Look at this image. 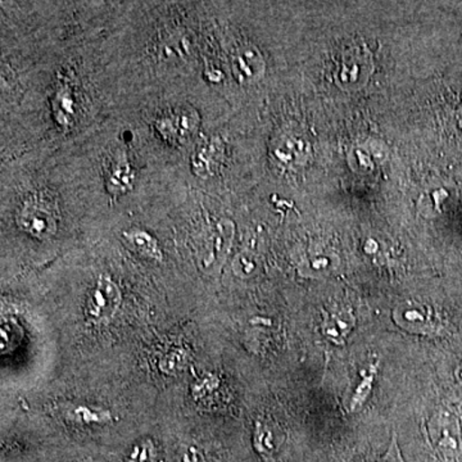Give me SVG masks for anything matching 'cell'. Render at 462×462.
Segmentation results:
<instances>
[{
    "label": "cell",
    "instance_id": "6da1fadb",
    "mask_svg": "<svg viewBox=\"0 0 462 462\" xmlns=\"http://www.w3.org/2000/svg\"><path fill=\"white\" fill-rule=\"evenodd\" d=\"M17 224L32 238H53L60 224L57 203L44 193H36L23 200L17 214Z\"/></svg>",
    "mask_w": 462,
    "mask_h": 462
},
{
    "label": "cell",
    "instance_id": "7a4b0ae2",
    "mask_svg": "<svg viewBox=\"0 0 462 462\" xmlns=\"http://www.w3.org/2000/svg\"><path fill=\"white\" fill-rule=\"evenodd\" d=\"M123 302L120 288L107 275H100L85 305L87 319L94 324H108L116 318Z\"/></svg>",
    "mask_w": 462,
    "mask_h": 462
},
{
    "label": "cell",
    "instance_id": "3957f363",
    "mask_svg": "<svg viewBox=\"0 0 462 462\" xmlns=\"http://www.w3.org/2000/svg\"><path fill=\"white\" fill-rule=\"evenodd\" d=\"M199 126V116L191 107L176 108L158 118L157 132L167 141L184 144L196 134Z\"/></svg>",
    "mask_w": 462,
    "mask_h": 462
},
{
    "label": "cell",
    "instance_id": "277c9868",
    "mask_svg": "<svg viewBox=\"0 0 462 462\" xmlns=\"http://www.w3.org/2000/svg\"><path fill=\"white\" fill-rule=\"evenodd\" d=\"M394 321L410 333L430 334L440 329L439 319L430 307L406 305L394 311Z\"/></svg>",
    "mask_w": 462,
    "mask_h": 462
},
{
    "label": "cell",
    "instance_id": "5b68a950",
    "mask_svg": "<svg viewBox=\"0 0 462 462\" xmlns=\"http://www.w3.org/2000/svg\"><path fill=\"white\" fill-rule=\"evenodd\" d=\"M221 147L220 143L216 139L203 143L199 145L191 156L190 167L194 175L200 179L208 178L214 175L216 165H217L218 158H220Z\"/></svg>",
    "mask_w": 462,
    "mask_h": 462
},
{
    "label": "cell",
    "instance_id": "8992f818",
    "mask_svg": "<svg viewBox=\"0 0 462 462\" xmlns=\"http://www.w3.org/2000/svg\"><path fill=\"white\" fill-rule=\"evenodd\" d=\"M355 324L354 315L349 314V312H331V314L324 316L321 330L330 342L336 343L338 346H345L346 337L354 329Z\"/></svg>",
    "mask_w": 462,
    "mask_h": 462
},
{
    "label": "cell",
    "instance_id": "52a82bcc",
    "mask_svg": "<svg viewBox=\"0 0 462 462\" xmlns=\"http://www.w3.org/2000/svg\"><path fill=\"white\" fill-rule=\"evenodd\" d=\"M135 173L126 158H118L109 167L106 176V187L109 194L117 197L132 189Z\"/></svg>",
    "mask_w": 462,
    "mask_h": 462
},
{
    "label": "cell",
    "instance_id": "ba28073f",
    "mask_svg": "<svg viewBox=\"0 0 462 462\" xmlns=\"http://www.w3.org/2000/svg\"><path fill=\"white\" fill-rule=\"evenodd\" d=\"M125 242L127 243L133 251L141 256L148 258V260L157 261L161 263L163 258L162 249L160 243L148 231L142 229H130L124 231Z\"/></svg>",
    "mask_w": 462,
    "mask_h": 462
},
{
    "label": "cell",
    "instance_id": "9c48e42d",
    "mask_svg": "<svg viewBox=\"0 0 462 462\" xmlns=\"http://www.w3.org/2000/svg\"><path fill=\"white\" fill-rule=\"evenodd\" d=\"M66 420L78 425L106 424L112 420V413L107 410L94 409L87 404H69L62 407Z\"/></svg>",
    "mask_w": 462,
    "mask_h": 462
},
{
    "label": "cell",
    "instance_id": "30bf717a",
    "mask_svg": "<svg viewBox=\"0 0 462 462\" xmlns=\"http://www.w3.org/2000/svg\"><path fill=\"white\" fill-rule=\"evenodd\" d=\"M376 373H378V361L375 364L370 365L366 373H364L363 380H361L358 387L356 388L354 397H352L351 403H349V410L352 412L357 411L366 402L370 393H372L374 380H375Z\"/></svg>",
    "mask_w": 462,
    "mask_h": 462
},
{
    "label": "cell",
    "instance_id": "8fae6325",
    "mask_svg": "<svg viewBox=\"0 0 462 462\" xmlns=\"http://www.w3.org/2000/svg\"><path fill=\"white\" fill-rule=\"evenodd\" d=\"M127 462H157V449L151 439L143 440L141 445L134 447Z\"/></svg>",
    "mask_w": 462,
    "mask_h": 462
},
{
    "label": "cell",
    "instance_id": "7c38bea8",
    "mask_svg": "<svg viewBox=\"0 0 462 462\" xmlns=\"http://www.w3.org/2000/svg\"><path fill=\"white\" fill-rule=\"evenodd\" d=\"M254 447L261 455H270L273 452V442L272 431L267 427L256 422V431H254Z\"/></svg>",
    "mask_w": 462,
    "mask_h": 462
},
{
    "label": "cell",
    "instance_id": "4fadbf2b",
    "mask_svg": "<svg viewBox=\"0 0 462 462\" xmlns=\"http://www.w3.org/2000/svg\"><path fill=\"white\" fill-rule=\"evenodd\" d=\"M456 379H457V382L462 384V361L461 364L458 365L457 369H456Z\"/></svg>",
    "mask_w": 462,
    "mask_h": 462
}]
</instances>
